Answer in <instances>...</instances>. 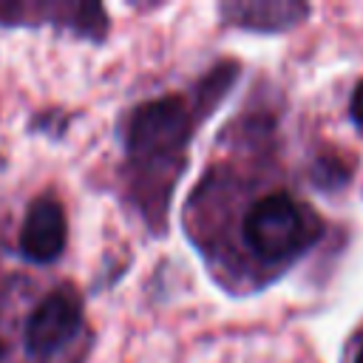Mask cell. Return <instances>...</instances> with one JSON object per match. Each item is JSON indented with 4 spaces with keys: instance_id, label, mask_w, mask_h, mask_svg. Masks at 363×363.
Returning <instances> with one entry per match:
<instances>
[{
    "instance_id": "6da1fadb",
    "label": "cell",
    "mask_w": 363,
    "mask_h": 363,
    "mask_svg": "<svg viewBox=\"0 0 363 363\" xmlns=\"http://www.w3.org/2000/svg\"><path fill=\"white\" fill-rule=\"evenodd\" d=\"M182 94H162L136 102L122 122L125 170L139 210L153 233H164V213L176 176L184 170L196 116Z\"/></svg>"
},
{
    "instance_id": "52a82bcc",
    "label": "cell",
    "mask_w": 363,
    "mask_h": 363,
    "mask_svg": "<svg viewBox=\"0 0 363 363\" xmlns=\"http://www.w3.org/2000/svg\"><path fill=\"white\" fill-rule=\"evenodd\" d=\"M352 119L357 122V128L363 130V79L357 82L354 94H352Z\"/></svg>"
},
{
    "instance_id": "9c48e42d",
    "label": "cell",
    "mask_w": 363,
    "mask_h": 363,
    "mask_svg": "<svg viewBox=\"0 0 363 363\" xmlns=\"http://www.w3.org/2000/svg\"><path fill=\"white\" fill-rule=\"evenodd\" d=\"M6 357V343H3V337H0V360Z\"/></svg>"
},
{
    "instance_id": "8992f818",
    "label": "cell",
    "mask_w": 363,
    "mask_h": 363,
    "mask_svg": "<svg viewBox=\"0 0 363 363\" xmlns=\"http://www.w3.org/2000/svg\"><path fill=\"white\" fill-rule=\"evenodd\" d=\"M306 14V6L298 3H227L221 6V17L230 26L250 31H281L295 26Z\"/></svg>"
},
{
    "instance_id": "277c9868",
    "label": "cell",
    "mask_w": 363,
    "mask_h": 363,
    "mask_svg": "<svg viewBox=\"0 0 363 363\" xmlns=\"http://www.w3.org/2000/svg\"><path fill=\"white\" fill-rule=\"evenodd\" d=\"M0 26H57L82 40L108 37V14L96 3H31V0H6L0 3Z\"/></svg>"
},
{
    "instance_id": "3957f363",
    "label": "cell",
    "mask_w": 363,
    "mask_h": 363,
    "mask_svg": "<svg viewBox=\"0 0 363 363\" xmlns=\"http://www.w3.org/2000/svg\"><path fill=\"white\" fill-rule=\"evenodd\" d=\"M82 329V298L74 286L51 289L26 318L23 346L28 357H51L62 352Z\"/></svg>"
},
{
    "instance_id": "5b68a950",
    "label": "cell",
    "mask_w": 363,
    "mask_h": 363,
    "mask_svg": "<svg viewBox=\"0 0 363 363\" xmlns=\"http://www.w3.org/2000/svg\"><path fill=\"white\" fill-rule=\"evenodd\" d=\"M68 241V221L65 207L54 193H40L28 201L23 227L17 235V250L28 264L45 267L54 264L65 252Z\"/></svg>"
},
{
    "instance_id": "ba28073f",
    "label": "cell",
    "mask_w": 363,
    "mask_h": 363,
    "mask_svg": "<svg viewBox=\"0 0 363 363\" xmlns=\"http://www.w3.org/2000/svg\"><path fill=\"white\" fill-rule=\"evenodd\" d=\"M352 363H363V346L357 349V354H354V360H352Z\"/></svg>"
},
{
    "instance_id": "7a4b0ae2",
    "label": "cell",
    "mask_w": 363,
    "mask_h": 363,
    "mask_svg": "<svg viewBox=\"0 0 363 363\" xmlns=\"http://www.w3.org/2000/svg\"><path fill=\"white\" fill-rule=\"evenodd\" d=\"M318 235L320 221L315 213L286 190L258 196L241 216V241L247 252L267 267L295 261Z\"/></svg>"
}]
</instances>
